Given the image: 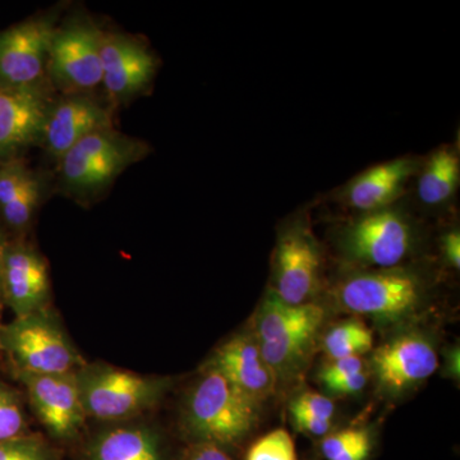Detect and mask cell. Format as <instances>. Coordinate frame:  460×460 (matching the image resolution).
I'll list each match as a JSON object with an SVG mask.
<instances>
[{"instance_id": "1", "label": "cell", "mask_w": 460, "mask_h": 460, "mask_svg": "<svg viewBox=\"0 0 460 460\" xmlns=\"http://www.w3.org/2000/svg\"><path fill=\"white\" fill-rule=\"evenodd\" d=\"M257 407L259 402L208 366L187 401L184 428L195 443L234 445L255 428Z\"/></svg>"}, {"instance_id": "2", "label": "cell", "mask_w": 460, "mask_h": 460, "mask_svg": "<svg viewBox=\"0 0 460 460\" xmlns=\"http://www.w3.org/2000/svg\"><path fill=\"white\" fill-rule=\"evenodd\" d=\"M84 413L104 422H122L162 401L171 387L165 377L146 376L105 363H84L75 371Z\"/></svg>"}, {"instance_id": "3", "label": "cell", "mask_w": 460, "mask_h": 460, "mask_svg": "<svg viewBox=\"0 0 460 460\" xmlns=\"http://www.w3.org/2000/svg\"><path fill=\"white\" fill-rule=\"evenodd\" d=\"M0 350L32 374H69L86 363L48 307L0 326Z\"/></svg>"}, {"instance_id": "4", "label": "cell", "mask_w": 460, "mask_h": 460, "mask_svg": "<svg viewBox=\"0 0 460 460\" xmlns=\"http://www.w3.org/2000/svg\"><path fill=\"white\" fill-rule=\"evenodd\" d=\"M147 151L142 141L102 129L84 137L59 160L60 180L75 196H93L146 156Z\"/></svg>"}, {"instance_id": "5", "label": "cell", "mask_w": 460, "mask_h": 460, "mask_svg": "<svg viewBox=\"0 0 460 460\" xmlns=\"http://www.w3.org/2000/svg\"><path fill=\"white\" fill-rule=\"evenodd\" d=\"M104 33L84 17L56 27L48 56L47 72L66 93H84L102 81V44Z\"/></svg>"}, {"instance_id": "6", "label": "cell", "mask_w": 460, "mask_h": 460, "mask_svg": "<svg viewBox=\"0 0 460 460\" xmlns=\"http://www.w3.org/2000/svg\"><path fill=\"white\" fill-rule=\"evenodd\" d=\"M16 375L25 386L30 404L48 434L59 441L77 438L87 416L75 371L69 374H32L16 370Z\"/></svg>"}, {"instance_id": "7", "label": "cell", "mask_w": 460, "mask_h": 460, "mask_svg": "<svg viewBox=\"0 0 460 460\" xmlns=\"http://www.w3.org/2000/svg\"><path fill=\"white\" fill-rule=\"evenodd\" d=\"M54 31L53 18L40 17L0 32V87H40Z\"/></svg>"}, {"instance_id": "8", "label": "cell", "mask_w": 460, "mask_h": 460, "mask_svg": "<svg viewBox=\"0 0 460 460\" xmlns=\"http://www.w3.org/2000/svg\"><path fill=\"white\" fill-rule=\"evenodd\" d=\"M338 296L341 305L350 313L396 319L419 304L420 286L407 272L385 270L350 278Z\"/></svg>"}, {"instance_id": "9", "label": "cell", "mask_w": 460, "mask_h": 460, "mask_svg": "<svg viewBox=\"0 0 460 460\" xmlns=\"http://www.w3.org/2000/svg\"><path fill=\"white\" fill-rule=\"evenodd\" d=\"M102 81L115 102L138 95L153 83L156 60L144 44L126 35H105L102 44Z\"/></svg>"}, {"instance_id": "10", "label": "cell", "mask_w": 460, "mask_h": 460, "mask_svg": "<svg viewBox=\"0 0 460 460\" xmlns=\"http://www.w3.org/2000/svg\"><path fill=\"white\" fill-rule=\"evenodd\" d=\"M111 128L107 109L84 93H68L51 104L42 128L41 141L51 156H63L93 133Z\"/></svg>"}, {"instance_id": "11", "label": "cell", "mask_w": 460, "mask_h": 460, "mask_svg": "<svg viewBox=\"0 0 460 460\" xmlns=\"http://www.w3.org/2000/svg\"><path fill=\"white\" fill-rule=\"evenodd\" d=\"M2 296L14 316H26L47 307L50 281L47 263L32 248L3 250L0 268Z\"/></svg>"}, {"instance_id": "12", "label": "cell", "mask_w": 460, "mask_h": 460, "mask_svg": "<svg viewBox=\"0 0 460 460\" xmlns=\"http://www.w3.org/2000/svg\"><path fill=\"white\" fill-rule=\"evenodd\" d=\"M407 223L394 211H374L354 224L348 234V247L357 259L383 269H392L410 251Z\"/></svg>"}, {"instance_id": "13", "label": "cell", "mask_w": 460, "mask_h": 460, "mask_svg": "<svg viewBox=\"0 0 460 460\" xmlns=\"http://www.w3.org/2000/svg\"><path fill=\"white\" fill-rule=\"evenodd\" d=\"M50 107L40 87H0V157L41 140Z\"/></svg>"}, {"instance_id": "14", "label": "cell", "mask_w": 460, "mask_h": 460, "mask_svg": "<svg viewBox=\"0 0 460 460\" xmlns=\"http://www.w3.org/2000/svg\"><path fill=\"white\" fill-rule=\"evenodd\" d=\"M372 362L381 385L394 392L422 383L438 367L434 347L419 335L393 339L378 348Z\"/></svg>"}, {"instance_id": "15", "label": "cell", "mask_w": 460, "mask_h": 460, "mask_svg": "<svg viewBox=\"0 0 460 460\" xmlns=\"http://www.w3.org/2000/svg\"><path fill=\"white\" fill-rule=\"evenodd\" d=\"M210 367L256 402L268 398L277 384V374L263 358L257 339L251 335H237L223 344L214 354Z\"/></svg>"}, {"instance_id": "16", "label": "cell", "mask_w": 460, "mask_h": 460, "mask_svg": "<svg viewBox=\"0 0 460 460\" xmlns=\"http://www.w3.org/2000/svg\"><path fill=\"white\" fill-rule=\"evenodd\" d=\"M319 266L313 239L304 233H290L278 248L275 295L288 305H305L317 286Z\"/></svg>"}, {"instance_id": "17", "label": "cell", "mask_w": 460, "mask_h": 460, "mask_svg": "<svg viewBox=\"0 0 460 460\" xmlns=\"http://www.w3.org/2000/svg\"><path fill=\"white\" fill-rule=\"evenodd\" d=\"M86 460H164L162 438L146 425L102 429L87 447Z\"/></svg>"}, {"instance_id": "18", "label": "cell", "mask_w": 460, "mask_h": 460, "mask_svg": "<svg viewBox=\"0 0 460 460\" xmlns=\"http://www.w3.org/2000/svg\"><path fill=\"white\" fill-rule=\"evenodd\" d=\"M411 171L413 164L407 159L374 166L353 181L348 190V201L358 210H383L396 198Z\"/></svg>"}, {"instance_id": "19", "label": "cell", "mask_w": 460, "mask_h": 460, "mask_svg": "<svg viewBox=\"0 0 460 460\" xmlns=\"http://www.w3.org/2000/svg\"><path fill=\"white\" fill-rule=\"evenodd\" d=\"M459 156L453 148L443 147L436 151L420 175L419 195L428 205L447 201L459 184Z\"/></svg>"}, {"instance_id": "20", "label": "cell", "mask_w": 460, "mask_h": 460, "mask_svg": "<svg viewBox=\"0 0 460 460\" xmlns=\"http://www.w3.org/2000/svg\"><path fill=\"white\" fill-rule=\"evenodd\" d=\"M374 345L372 332L358 320H348L334 326L323 341L330 361L332 359L359 357L370 352Z\"/></svg>"}, {"instance_id": "21", "label": "cell", "mask_w": 460, "mask_h": 460, "mask_svg": "<svg viewBox=\"0 0 460 460\" xmlns=\"http://www.w3.org/2000/svg\"><path fill=\"white\" fill-rule=\"evenodd\" d=\"M371 447V436L366 429H345L326 436L321 453L326 460H366Z\"/></svg>"}, {"instance_id": "22", "label": "cell", "mask_w": 460, "mask_h": 460, "mask_svg": "<svg viewBox=\"0 0 460 460\" xmlns=\"http://www.w3.org/2000/svg\"><path fill=\"white\" fill-rule=\"evenodd\" d=\"M41 190L40 180L30 172L14 199L0 210L9 226L23 229L29 226L40 202Z\"/></svg>"}, {"instance_id": "23", "label": "cell", "mask_w": 460, "mask_h": 460, "mask_svg": "<svg viewBox=\"0 0 460 460\" xmlns=\"http://www.w3.org/2000/svg\"><path fill=\"white\" fill-rule=\"evenodd\" d=\"M60 454L45 438L22 435L0 441V460H59Z\"/></svg>"}, {"instance_id": "24", "label": "cell", "mask_w": 460, "mask_h": 460, "mask_svg": "<svg viewBox=\"0 0 460 460\" xmlns=\"http://www.w3.org/2000/svg\"><path fill=\"white\" fill-rule=\"evenodd\" d=\"M25 411L20 396L7 384L0 381V441L26 434Z\"/></svg>"}, {"instance_id": "25", "label": "cell", "mask_w": 460, "mask_h": 460, "mask_svg": "<svg viewBox=\"0 0 460 460\" xmlns=\"http://www.w3.org/2000/svg\"><path fill=\"white\" fill-rule=\"evenodd\" d=\"M246 460H298L295 441L286 429H278L257 440L248 450Z\"/></svg>"}, {"instance_id": "26", "label": "cell", "mask_w": 460, "mask_h": 460, "mask_svg": "<svg viewBox=\"0 0 460 460\" xmlns=\"http://www.w3.org/2000/svg\"><path fill=\"white\" fill-rule=\"evenodd\" d=\"M30 172L25 165L18 162L0 168V210L14 199Z\"/></svg>"}, {"instance_id": "27", "label": "cell", "mask_w": 460, "mask_h": 460, "mask_svg": "<svg viewBox=\"0 0 460 460\" xmlns=\"http://www.w3.org/2000/svg\"><path fill=\"white\" fill-rule=\"evenodd\" d=\"M290 411H304L317 419L332 420L335 414V404L319 393H304L290 404Z\"/></svg>"}, {"instance_id": "28", "label": "cell", "mask_w": 460, "mask_h": 460, "mask_svg": "<svg viewBox=\"0 0 460 460\" xmlns=\"http://www.w3.org/2000/svg\"><path fill=\"white\" fill-rule=\"evenodd\" d=\"M365 371V363L361 357H348V358L332 359L321 371L320 377L323 385L337 383L353 375Z\"/></svg>"}, {"instance_id": "29", "label": "cell", "mask_w": 460, "mask_h": 460, "mask_svg": "<svg viewBox=\"0 0 460 460\" xmlns=\"http://www.w3.org/2000/svg\"><path fill=\"white\" fill-rule=\"evenodd\" d=\"M293 422L299 431L313 436H325L332 429V420L317 419L304 411H292Z\"/></svg>"}, {"instance_id": "30", "label": "cell", "mask_w": 460, "mask_h": 460, "mask_svg": "<svg viewBox=\"0 0 460 460\" xmlns=\"http://www.w3.org/2000/svg\"><path fill=\"white\" fill-rule=\"evenodd\" d=\"M181 460H232L223 447L214 444L195 443L184 452Z\"/></svg>"}, {"instance_id": "31", "label": "cell", "mask_w": 460, "mask_h": 460, "mask_svg": "<svg viewBox=\"0 0 460 460\" xmlns=\"http://www.w3.org/2000/svg\"><path fill=\"white\" fill-rule=\"evenodd\" d=\"M367 374L365 371L353 375L337 383L330 384L328 389L330 392L337 393V394H356L361 392L367 385Z\"/></svg>"}, {"instance_id": "32", "label": "cell", "mask_w": 460, "mask_h": 460, "mask_svg": "<svg viewBox=\"0 0 460 460\" xmlns=\"http://www.w3.org/2000/svg\"><path fill=\"white\" fill-rule=\"evenodd\" d=\"M444 251L447 259L454 268L460 266V234L459 232H452L444 239Z\"/></svg>"}, {"instance_id": "33", "label": "cell", "mask_w": 460, "mask_h": 460, "mask_svg": "<svg viewBox=\"0 0 460 460\" xmlns=\"http://www.w3.org/2000/svg\"><path fill=\"white\" fill-rule=\"evenodd\" d=\"M3 248L0 246V268H2ZM0 296H2V283H0Z\"/></svg>"}]
</instances>
